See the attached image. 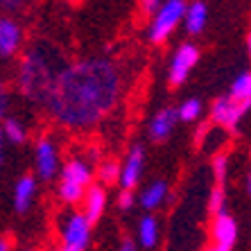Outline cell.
<instances>
[{
	"instance_id": "cell-1",
	"label": "cell",
	"mask_w": 251,
	"mask_h": 251,
	"mask_svg": "<svg viewBox=\"0 0 251 251\" xmlns=\"http://www.w3.org/2000/svg\"><path fill=\"white\" fill-rule=\"evenodd\" d=\"M120 73L109 59H82L64 68L46 100L48 113L66 127L100 123L120 100Z\"/></svg>"
},
{
	"instance_id": "cell-2",
	"label": "cell",
	"mask_w": 251,
	"mask_h": 251,
	"mask_svg": "<svg viewBox=\"0 0 251 251\" xmlns=\"http://www.w3.org/2000/svg\"><path fill=\"white\" fill-rule=\"evenodd\" d=\"M61 54L52 48L34 46L25 52L21 68H18V86L25 98L34 100L39 104H46L48 93L54 86L57 77L64 73Z\"/></svg>"
},
{
	"instance_id": "cell-3",
	"label": "cell",
	"mask_w": 251,
	"mask_h": 251,
	"mask_svg": "<svg viewBox=\"0 0 251 251\" xmlns=\"http://www.w3.org/2000/svg\"><path fill=\"white\" fill-rule=\"evenodd\" d=\"M188 5L183 0H168L163 2V7L158 9V14L152 18V25H150V41L152 43H161L165 41L175 27L186 18Z\"/></svg>"
},
{
	"instance_id": "cell-4",
	"label": "cell",
	"mask_w": 251,
	"mask_h": 251,
	"mask_svg": "<svg viewBox=\"0 0 251 251\" xmlns=\"http://www.w3.org/2000/svg\"><path fill=\"white\" fill-rule=\"evenodd\" d=\"M61 242L70 251H84L91 242V222L84 213H73L61 224Z\"/></svg>"
},
{
	"instance_id": "cell-5",
	"label": "cell",
	"mask_w": 251,
	"mask_h": 251,
	"mask_svg": "<svg viewBox=\"0 0 251 251\" xmlns=\"http://www.w3.org/2000/svg\"><path fill=\"white\" fill-rule=\"evenodd\" d=\"M197 59H199V48L195 46V43H183L175 52L172 61H170V75H168L170 84H172V86H179V84L186 82L188 73L197 64Z\"/></svg>"
},
{
	"instance_id": "cell-6",
	"label": "cell",
	"mask_w": 251,
	"mask_h": 251,
	"mask_svg": "<svg viewBox=\"0 0 251 251\" xmlns=\"http://www.w3.org/2000/svg\"><path fill=\"white\" fill-rule=\"evenodd\" d=\"M242 113H245V109H242V106H240L238 102L231 98V95H222V98L215 100L210 116H213V120H215L217 125H222V127L235 131V127H238V123H240V118H242Z\"/></svg>"
},
{
	"instance_id": "cell-7",
	"label": "cell",
	"mask_w": 251,
	"mask_h": 251,
	"mask_svg": "<svg viewBox=\"0 0 251 251\" xmlns=\"http://www.w3.org/2000/svg\"><path fill=\"white\" fill-rule=\"evenodd\" d=\"M23 41L21 25L12 18H0V57H14Z\"/></svg>"
},
{
	"instance_id": "cell-8",
	"label": "cell",
	"mask_w": 251,
	"mask_h": 251,
	"mask_svg": "<svg viewBox=\"0 0 251 251\" xmlns=\"http://www.w3.org/2000/svg\"><path fill=\"white\" fill-rule=\"evenodd\" d=\"M36 172L41 179H52L57 172V147L50 138H41L36 143Z\"/></svg>"
},
{
	"instance_id": "cell-9",
	"label": "cell",
	"mask_w": 251,
	"mask_h": 251,
	"mask_svg": "<svg viewBox=\"0 0 251 251\" xmlns=\"http://www.w3.org/2000/svg\"><path fill=\"white\" fill-rule=\"evenodd\" d=\"M210 235L215 240L217 247H224V249H231L238 240V224L228 213L224 215H217L213 220V228H210Z\"/></svg>"
},
{
	"instance_id": "cell-10",
	"label": "cell",
	"mask_w": 251,
	"mask_h": 251,
	"mask_svg": "<svg viewBox=\"0 0 251 251\" xmlns=\"http://www.w3.org/2000/svg\"><path fill=\"white\" fill-rule=\"evenodd\" d=\"M143 156H145L143 145H134L129 150V156L123 165V176H120L123 190H131V188L140 181V175H143Z\"/></svg>"
},
{
	"instance_id": "cell-11",
	"label": "cell",
	"mask_w": 251,
	"mask_h": 251,
	"mask_svg": "<svg viewBox=\"0 0 251 251\" xmlns=\"http://www.w3.org/2000/svg\"><path fill=\"white\" fill-rule=\"evenodd\" d=\"M176 118H179V109L175 106H165L156 116L152 118V125H150V134H152L154 140H165L170 134H172V129L176 125Z\"/></svg>"
},
{
	"instance_id": "cell-12",
	"label": "cell",
	"mask_w": 251,
	"mask_h": 251,
	"mask_svg": "<svg viewBox=\"0 0 251 251\" xmlns=\"http://www.w3.org/2000/svg\"><path fill=\"white\" fill-rule=\"evenodd\" d=\"M34 193H36V181L32 175L21 176L14 186V208L16 213H27L32 201H34Z\"/></svg>"
},
{
	"instance_id": "cell-13",
	"label": "cell",
	"mask_w": 251,
	"mask_h": 251,
	"mask_svg": "<svg viewBox=\"0 0 251 251\" xmlns=\"http://www.w3.org/2000/svg\"><path fill=\"white\" fill-rule=\"evenodd\" d=\"M106 208V193L100 186H88L86 195H84V215L88 217V222H98L102 213Z\"/></svg>"
},
{
	"instance_id": "cell-14",
	"label": "cell",
	"mask_w": 251,
	"mask_h": 251,
	"mask_svg": "<svg viewBox=\"0 0 251 251\" xmlns=\"http://www.w3.org/2000/svg\"><path fill=\"white\" fill-rule=\"evenodd\" d=\"M91 179H93V175H91V168H88L84 161H68V163L64 165V170H61V181H70V183H77V186H88L91 183Z\"/></svg>"
},
{
	"instance_id": "cell-15",
	"label": "cell",
	"mask_w": 251,
	"mask_h": 251,
	"mask_svg": "<svg viewBox=\"0 0 251 251\" xmlns=\"http://www.w3.org/2000/svg\"><path fill=\"white\" fill-rule=\"evenodd\" d=\"M206 5L204 2H190L188 5V12H186V18H183V25H186V32L188 34H199L206 25Z\"/></svg>"
},
{
	"instance_id": "cell-16",
	"label": "cell",
	"mask_w": 251,
	"mask_h": 251,
	"mask_svg": "<svg viewBox=\"0 0 251 251\" xmlns=\"http://www.w3.org/2000/svg\"><path fill=\"white\" fill-rule=\"evenodd\" d=\"M228 95H231L245 111H249V106H251V73H242V75L233 82Z\"/></svg>"
},
{
	"instance_id": "cell-17",
	"label": "cell",
	"mask_w": 251,
	"mask_h": 251,
	"mask_svg": "<svg viewBox=\"0 0 251 251\" xmlns=\"http://www.w3.org/2000/svg\"><path fill=\"white\" fill-rule=\"evenodd\" d=\"M165 195H168V183L165 181H154L150 188H145V193L140 195V206L147 210H154L165 201Z\"/></svg>"
},
{
	"instance_id": "cell-18",
	"label": "cell",
	"mask_w": 251,
	"mask_h": 251,
	"mask_svg": "<svg viewBox=\"0 0 251 251\" xmlns=\"http://www.w3.org/2000/svg\"><path fill=\"white\" fill-rule=\"evenodd\" d=\"M138 240L145 249H152L158 242V222L152 215H145L138 224Z\"/></svg>"
},
{
	"instance_id": "cell-19",
	"label": "cell",
	"mask_w": 251,
	"mask_h": 251,
	"mask_svg": "<svg viewBox=\"0 0 251 251\" xmlns=\"http://www.w3.org/2000/svg\"><path fill=\"white\" fill-rule=\"evenodd\" d=\"M208 213L210 215H215V217L226 213V193H224V186H215L213 190H210Z\"/></svg>"
},
{
	"instance_id": "cell-20",
	"label": "cell",
	"mask_w": 251,
	"mask_h": 251,
	"mask_svg": "<svg viewBox=\"0 0 251 251\" xmlns=\"http://www.w3.org/2000/svg\"><path fill=\"white\" fill-rule=\"evenodd\" d=\"M84 188L77 186V183H70V181H61L59 183V197L61 201L66 204H77V201H84Z\"/></svg>"
},
{
	"instance_id": "cell-21",
	"label": "cell",
	"mask_w": 251,
	"mask_h": 251,
	"mask_svg": "<svg viewBox=\"0 0 251 251\" xmlns=\"http://www.w3.org/2000/svg\"><path fill=\"white\" fill-rule=\"evenodd\" d=\"M98 176L102 183H116V181H120V176H123V168H120L118 161H104L98 170Z\"/></svg>"
},
{
	"instance_id": "cell-22",
	"label": "cell",
	"mask_w": 251,
	"mask_h": 251,
	"mask_svg": "<svg viewBox=\"0 0 251 251\" xmlns=\"http://www.w3.org/2000/svg\"><path fill=\"white\" fill-rule=\"evenodd\" d=\"M2 134L7 136V140H12V143H23L25 127L21 120H16V118H7L5 125H2Z\"/></svg>"
},
{
	"instance_id": "cell-23",
	"label": "cell",
	"mask_w": 251,
	"mask_h": 251,
	"mask_svg": "<svg viewBox=\"0 0 251 251\" xmlns=\"http://www.w3.org/2000/svg\"><path fill=\"white\" fill-rule=\"evenodd\" d=\"M199 113H201V102H199V100H186V102L179 106V120H183V123L197 120Z\"/></svg>"
},
{
	"instance_id": "cell-24",
	"label": "cell",
	"mask_w": 251,
	"mask_h": 251,
	"mask_svg": "<svg viewBox=\"0 0 251 251\" xmlns=\"http://www.w3.org/2000/svg\"><path fill=\"white\" fill-rule=\"evenodd\" d=\"M226 172H228V158H226V154H217V156H213V176L217 179V186H222V183H224Z\"/></svg>"
},
{
	"instance_id": "cell-25",
	"label": "cell",
	"mask_w": 251,
	"mask_h": 251,
	"mask_svg": "<svg viewBox=\"0 0 251 251\" xmlns=\"http://www.w3.org/2000/svg\"><path fill=\"white\" fill-rule=\"evenodd\" d=\"M161 7H163V2H158V0H143V2H140V12L156 16Z\"/></svg>"
},
{
	"instance_id": "cell-26",
	"label": "cell",
	"mask_w": 251,
	"mask_h": 251,
	"mask_svg": "<svg viewBox=\"0 0 251 251\" xmlns=\"http://www.w3.org/2000/svg\"><path fill=\"white\" fill-rule=\"evenodd\" d=\"M134 206V193L131 190H123L120 193V197H118V208L120 210H129Z\"/></svg>"
},
{
	"instance_id": "cell-27",
	"label": "cell",
	"mask_w": 251,
	"mask_h": 251,
	"mask_svg": "<svg viewBox=\"0 0 251 251\" xmlns=\"http://www.w3.org/2000/svg\"><path fill=\"white\" fill-rule=\"evenodd\" d=\"M7 102H9V95L2 91V93H0V120L7 116Z\"/></svg>"
},
{
	"instance_id": "cell-28",
	"label": "cell",
	"mask_w": 251,
	"mask_h": 251,
	"mask_svg": "<svg viewBox=\"0 0 251 251\" xmlns=\"http://www.w3.org/2000/svg\"><path fill=\"white\" fill-rule=\"evenodd\" d=\"M120 251H136V242L131 238H125L123 245H120Z\"/></svg>"
},
{
	"instance_id": "cell-29",
	"label": "cell",
	"mask_w": 251,
	"mask_h": 251,
	"mask_svg": "<svg viewBox=\"0 0 251 251\" xmlns=\"http://www.w3.org/2000/svg\"><path fill=\"white\" fill-rule=\"evenodd\" d=\"M9 249H12L9 240H7V238H0V251H9Z\"/></svg>"
},
{
	"instance_id": "cell-30",
	"label": "cell",
	"mask_w": 251,
	"mask_h": 251,
	"mask_svg": "<svg viewBox=\"0 0 251 251\" xmlns=\"http://www.w3.org/2000/svg\"><path fill=\"white\" fill-rule=\"evenodd\" d=\"M204 251H231V249H224V247H217V245H213V247H208V249H204Z\"/></svg>"
},
{
	"instance_id": "cell-31",
	"label": "cell",
	"mask_w": 251,
	"mask_h": 251,
	"mask_svg": "<svg viewBox=\"0 0 251 251\" xmlns=\"http://www.w3.org/2000/svg\"><path fill=\"white\" fill-rule=\"evenodd\" d=\"M247 190H249V195H251V172H249V176H247Z\"/></svg>"
},
{
	"instance_id": "cell-32",
	"label": "cell",
	"mask_w": 251,
	"mask_h": 251,
	"mask_svg": "<svg viewBox=\"0 0 251 251\" xmlns=\"http://www.w3.org/2000/svg\"><path fill=\"white\" fill-rule=\"evenodd\" d=\"M2 136L5 134H2V129H0V156H2Z\"/></svg>"
},
{
	"instance_id": "cell-33",
	"label": "cell",
	"mask_w": 251,
	"mask_h": 251,
	"mask_svg": "<svg viewBox=\"0 0 251 251\" xmlns=\"http://www.w3.org/2000/svg\"><path fill=\"white\" fill-rule=\"evenodd\" d=\"M247 46H249V54H251V34H249V39H247Z\"/></svg>"
},
{
	"instance_id": "cell-34",
	"label": "cell",
	"mask_w": 251,
	"mask_h": 251,
	"mask_svg": "<svg viewBox=\"0 0 251 251\" xmlns=\"http://www.w3.org/2000/svg\"><path fill=\"white\" fill-rule=\"evenodd\" d=\"M54 251H70V249H66V247H61V249H54Z\"/></svg>"
},
{
	"instance_id": "cell-35",
	"label": "cell",
	"mask_w": 251,
	"mask_h": 251,
	"mask_svg": "<svg viewBox=\"0 0 251 251\" xmlns=\"http://www.w3.org/2000/svg\"><path fill=\"white\" fill-rule=\"evenodd\" d=\"M0 93H2V79H0Z\"/></svg>"
}]
</instances>
